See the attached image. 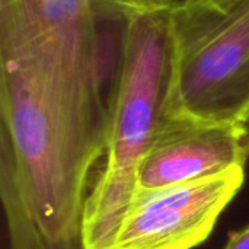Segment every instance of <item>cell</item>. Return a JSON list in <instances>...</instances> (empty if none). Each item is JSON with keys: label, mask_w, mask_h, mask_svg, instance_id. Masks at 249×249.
<instances>
[{"label": "cell", "mask_w": 249, "mask_h": 249, "mask_svg": "<svg viewBox=\"0 0 249 249\" xmlns=\"http://www.w3.org/2000/svg\"><path fill=\"white\" fill-rule=\"evenodd\" d=\"M124 0H0V197L10 249H82Z\"/></svg>", "instance_id": "cell-1"}, {"label": "cell", "mask_w": 249, "mask_h": 249, "mask_svg": "<svg viewBox=\"0 0 249 249\" xmlns=\"http://www.w3.org/2000/svg\"><path fill=\"white\" fill-rule=\"evenodd\" d=\"M179 0H125L105 163L93 193L112 207L136 193L139 165L159 128L172 120L169 102L178 60Z\"/></svg>", "instance_id": "cell-2"}, {"label": "cell", "mask_w": 249, "mask_h": 249, "mask_svg": "<svg viewBox=\"0 0 249 249\" xmlns=\"http://www.w3.org/2000/svg\"><path fill=\"white\" fill-rule=\"evenodd\" d=\"M177 74L169 117L201 124H244L249 117V0L225 7L179 0Z\"/></svg>", "instance_id": "cell-3"}, {"label": "cell", "mask_w": 249, "mask_h": 249, "mask_svg": "<svg viewBox=\"0 0 249 249\" xmlns=\"http://www.w3.org/2000/svg\"><path fill=\"white\" fill-rule=\"evenodd\" d=\"M245 182V168L134 194L112 249H193L213 232Z\"/></svg>", "instance_id": "cell-4"}, {"label": "cell", "mask_w": 249, "mask_h": 249, "mask_svg": "<svg viewBox=\"0 0 249 249\" xmlns=\"http://www.w3.org/2000/svg\"><path fill=\"white\" fill-rule=\"evenodd\" d=\"M248 160L249 131L244 124L169 120L155 134L139 165L136 193L162 190L245 168Z\"/></svg>", "instance_id": "cell-5"}, {"label": "cell", "mask_w": 249, "mask_h": 249, "mask_svg": "<svg viewBox=\"0 0 249 249\" xmlns=\"http://www.w3.org/2000/svg\"><path fill=\"white\" fill-rule=\"evenodd\" d=\"M223 249H249V225L232 233Z\"/></svg>", "instance_id": "cell-6"}, {"label": "cell", "mask_w": 249, "mask_h": 249, "mask_svg": "<svg viewBox=\"0 0 249 249\" xmlns=\"http://www.w3.org/2000/svg\"><path fill=\"white\" fill-rule=\"evenodd\" d=\"M204 6H209V7H216V9H220V7H225L228 6L229 3H232L233 0H196Z\"/></svg>", "instance_id": "cell-7"}, {"label": "cell", "mask_w": 249, "mask_h": 249, "mask_svg": "<svg viewBox=\"0 0 249 249\" xmlns=\"http://www.w3.org/2000/svg\"><path fill=\"white\" fill-rule=\"evenodd\" d=\"M244 125L247 127V130H248V131H249V117H248V118H247V121L244 123Z\"/></svg>", "instance_id": "cell-8"}]
</instances>
